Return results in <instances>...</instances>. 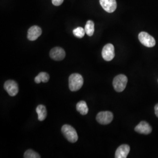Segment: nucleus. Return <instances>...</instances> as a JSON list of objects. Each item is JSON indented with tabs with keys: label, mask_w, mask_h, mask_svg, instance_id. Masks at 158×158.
<instances>
[{
	"label": "nucleus",
	"mask_w": 158,
	"mask_h": 158,
	"mask_svg": "<svg viewBox=\"0 0 158 158\" xmlns=\"http://www.w3.org/2000/svg\"><path fill=\"white\" fill-rule=\"evenodd\" d=\"M4 87L8 94L12 97L16 96L19 91L18 84L14 80H9L6 81L4 85Z\"/></svg>",
	"instance_id": "obj_7"
},
{
	"label": "nucleus",
	"mask_w": 158,
	"mask_h": 158,
	"mask_svg": "<svg viewBox=\"0 0 158 158\" xmlns=\"http://www.w3.org/2000/svg\"><path fill=\"white\" fill-rule=\"evenodd\" d=\"M113 113L110 111H101L97 115L96 120L100 124H109L113 121Z\"/></svg>",
	"instance_id": "obj_4"
},
{
	"label": "nucleus",
	"mask_w": 158,
	"mask_h": 158,
	"mask_svg": "<svg viewBox=\"0 0 158 158\" xmlns=\"http://www.w3.org/2000/svg\"><path fill=\"white\" fill-rule=\"evenodd\" d=\"M130 151V147L129 145L124 144L117 148L115 154V158H126Z\"/></svg>",
	"instance_id": "obj_12"
},
{
	"label": "nucleus",
	"mask_w": 158,
	"mask_h": 158,
	"mask_svg": "<svg viewBox=\"0 0 158 158\" xmlns=\"http://www.w3.org/2000/svg\"><path fill=\"white\" fill-rule=\"evenodd\" d=\"M62 132L68 141L74 143L78 140V135L76 130L70 125H64L62 127Z\"/></svg>",
	"instance_id": "obj_2"
},
{
	"label": "nucleus",
	"mask_w": 158,
	"mask_h": 158,
	"mask_svg": "<svg viewBox=\"0 0 158 158\" xmlns=\"http://www.w3.org/2000/svg\"><path fill=\"white\" fill-rule=\"evenodd\" d=\"M102 56L106 61L112 60L115 56L114 46L111 44L104 46L102 51Z\"/></svg>",
	"instance_id": "obj_6"
},
{
	"label": "nucleus",
	"mask_w": 158,
	"mask_h": 158,
	"mask_svg": "<svg viewBox=\"0 0 158 158\" xmlns=\"http://www.w3.org/2000/svg\"><path fill=\"white\" fill-rule=\"evenodd\" d=\"M36 111L38 115L39 121H42L45 119L47 116V110L45 106L40 104L36 107Z\"/></svg>",
	"instance_id": "obj_13"
},
{
	"label": "nucleus",
	"mask_w": 158,
	"mask_h": 158,
	"mask_svg": "<svg viewBox=\"0 0 158 158\" xmlns=\"http://www.w3.org/2000/svg\"><path fill=\"white\" fill-rule=\"evenodd\" d=\"M23 157L25 158H40V156L33 150L28 149L24 153Z\"/></svg>",
	"instance_id": "obj_17"
},
{
	"label": "nucleus",
	"mask_w": 158,
	"mask_h": 158,
	"mask_svg": "<svg viewBox=\"0 0 158 158\" xmlns=\"http://www.w3.org/2000/svg\"><path fill=\"white\" fill-rule=\"evenodd\" d=\"M42 34V29L40 27L35 25L29 29L28 31V39L29 40L34 41L37 40Z\"/></svg>",
	"instance_id": "obj_11"
},
{
	"label": "nucleus",
	"mask_w": 158,
	"mask_h": 158,
	"mask_svg": "<svg viewBox=\"0 0 158 158\" xmlns=\"http://www.w3.org/2000/svg\"><path fill=\"white\" fill-rule=\"evenodd\" d=\"M85 34L88 36H91L94 32V23L93 21L89 20L88 21L85 26Z\"/></svg>",
	"instance_id": "obj_16"
},
{
	"label": "nucleus",
	"mask_w": 158,
	"mask_h": 158,
	"mask_svg": "<svg viewBox=\"0 0 158 158\" xmlns=\"http://www.w3.org/2000/svg\"><path fill=\"white\" fill-rule=\"evenodd\" d=\"M49 79H50V76L49 74L46 72H40L35 78V81L37 84H39L40 82L46 83L49 80Z\"/></svg>",
	"instance_id": "obj_15"
},
{
	"label": "nucleus",
	"mask_w": 158,
	"mask_h": 158,
	"mask_svg": "<svg viewBox=\"0 0 158 158\" xmlns=\"http://www.w3.org/2000/svg\"><path fill=\"white\" fill-rule=\"evenodd\" d=\"M128 83V78L124 74H119L113 80V87L117 92H122L124 90Z\"/></svg>",
	"instance_id": "obj_3"
},
{
	"label": "nucleus",
	"mask_w": 158,
	"mask_h": 158,
	"mask_svg": "<svg viewBox=\"0 0 158 158\" xmlns=\"http://www.w3.org/2000/svg\"><path fill=\"white\" fill-rule=\"evenodd\" d=\"M50 56L56 61L62 60L66 56V53L64 49L60 47L53 48L50 52Z\"/></svg>",
	"instance_id": "obj_8"
},
{
	"label": "nucleus",
	"mask_w": 158,
	"mask_h": 158,
	"mask_svg": "<svg viewBox=\"0 0 158 158\" xmlns=\"http://www.w3.org/2000/svg\"><path fill=\"white\" fill-rule=\"evenodd\" d=\"M135 131L139 134L147 135L151 133L152 128L151 125L147 122L141 121L139 124L136 126Z\"/></svg>",
	"instance_id": "obj_10"
},
{
	"label": "nucleus",
	"mask_w": 158,
	"mask_h": 158,
	"mask_svg": "<svg viewBox=\"0 0 158 158\" xmlns=\"http://www.w3.org/2000/svg\"><path fill=\"white\" fill-rule=\"evenodd\" d=\"M83 85V78L79 73L72 74L69 79V89L72 91L80 90Z\"/></svg>",
	"instance_id": "obj_1"
},
{
	"label": "nucleus",
	"mask_w": 158,
	"mask_h": 158,
	"mask_svg": "<svg viewBox=\"0 0 158 158\" xmlns=\"http://www.w3.org/2000/svg\"><path fill=\"white\" fill-rule=\"evenodd\" d=\"M138 38L143 45L152 48L155 45L156 41L151 35L145 32H142L138 35Z\"/></svg>",
	"instance_id": "obj_5"
},
{
	"label": "nucleus",
	"mask_w": 158,
	"mask_h": 158,
	"mask_svg": "<svg viewBox=\"0 0 158 158\" xmlns=\"http://www.w3.org/2000/svg\"><path fill=\"white\" fill-rule=\"evenodd\" d=\"M73 33L75 36L79 38H82L85 36V29L83 28L82 27H77L74 29Z\"/></svg>",
	"instance_id": "obj_18"
},
{
	"label": "nucleus",
	"mask_w": 158,
	"mask_h": 158,
	"mask_svg": "<svg viewBox=\"0 0 158 158\" xmlns=\"http://www.w3.org/2000/svg\"><path fill=\"white\" fill-rule=\"evenodd\" d=\"M100 3L106 11L112 13L117 8L116 0H100Z\"/></svg>",
	"instance_id": "obj_9"
},
{
	"label": "nucleus",
	"mask_w": 158,
	"mask_h": 158,
	"mask_svg": "<svg viewBox=\"0 0 158 158\" xmlns=\"http://www.w3.org/2000/svg\"><path fill=\"white\" fill-rule=\"evenodd\" d=\"M63 1L64 0H52V4L55 6H60L63 2Z\"/></svg>",
	"instance_id": "obj_19"
},
{
	"label": "nucleus",
	"mask_w": 158,
	"mask_h": 158,
	"mask_svg": "<svg viewBox=\"0 0 158 158\" xmlns=\"http://www.w3.org/2000/svg\"><path fill=\"white\" fill-rule=\"evenodd\" d=\"M155 114H156V117H158V104H157L155 106Z\"/></svg>",
	"instance_id": "obj_20"
},
{
	"label": "nucleus",
	"mask_w": 158,
	"mask_h": 158,
	"mask_svg": "<svg viewBox=\"0 0 158 158\" xmlns=\"http://www.w3.org/2000/svg\"><path fill=\"white\" fill-rule=\"evenodd\" d=\"M76 110L81 115H86L89 112L87 103L85 101H80L76 104Z\"/></svg>",
	"instance_id": "obj_14"
}]
</instances>
